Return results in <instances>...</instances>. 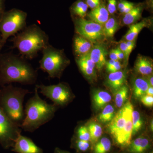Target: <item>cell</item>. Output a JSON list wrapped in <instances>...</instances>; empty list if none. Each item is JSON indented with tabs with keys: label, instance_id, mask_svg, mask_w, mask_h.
<instances>
[{
	"label": "cell",
	"instance_id": "cell-14",
	"mask_svg": "<svg viewBox=\"0 0 153 153\" xmlns=\"http://www.w3.org/2000/svg\"><path fill=\"white\" fill-rule=\"evenodd\" d=\"M92 47V43L85 38L78 35L74 37L73 40V49L77 57L88 54Z\"/></svg>",
	"mask_w": 153,
	"mask_h": 153
},
{
	"label": "cell",
	"instance_id": "cell-11",
	"mask_svg": "<svg viewBox=\"0 0 153 153\" xmlns=\"http://www.w3.org/2000/svg\"><path fill=\"white\" fill-rule=\"evenodd\" d=\"M11 151L16 153H44L30 138L20 134L15 141Z\"/></svg>",
	"mask_w": 153,
	"mask_h": 153
},
{
	"label": "cell",
	"instance_id": "cell-33",
	"mask_svg": "<svg viewBox=\"0 0 153 153\" xmlns=\"http://www.w3.org/2000/svg\"><path fill=\"white\" fill-rule=\"evenodd\" d=\"M88 8V6L86 3H85L81 8L77 10L73 15L77 16L79 17V18H84L86 16Z\"/></svg>",
	"mask_w": 153,
	"mask_h": 153
},
{
	"label": "cell",
	"instance_id": "cell-3",
	"mask_svg": "<svg viewBox=\"0 0 153 153\" xmlns=\"http://www.w3.org/2000/svg\"><path fill=\"white\" fill-rule=\"evenodd\" d=\"M57 109L55 105L49 104L41 99L36 87L34 95L25 105V117L20 128L25 131L33 133L51 120Z\"/></svg>",
	"mask_w": 153,
	"mask_h": 153
},
{
	"label": "cell",
	"instance_id": "cell-2",
	"mask_svg": "<svg viewBox=\"0 0 153 153\" xmlns=\"http://www.w3.org/2000/svg\"><path fill=\"white\" fill-rule=\"evenodd\" d=\"M11 41L13 48L18 49L22 57L32 60L49 44L48 35L36 25L27 26L17 33Z\"/></svg>",
	"mask_w": 153,
	"mask_h": 153
},
{
	"label": "cell",
	"instance_id": "cell-18",
	"mask_svg": "<svg viewBox=\"0 0 153 153\" xmlns=\"http://www.w3.org/2000/svg\"><path fill=\"white\" fill-rule=\"evenodd\" d=\"M135 69L137 72L142 75L148 76L152 73L153 64L147 58L140 56L137 59L135 65Z\"/></svg>",
	"mask_w": 153,
	"mask_h": 153
},
{
	"label": "cell",
	"instance_id": "cell-42",
	"mask_svg": "<svg viewBox=\"0 0 153 153\" xmlns=\"http://www.w3.org/2000/svg\"><path fill=\"white\" fill-rule=\"evenodd\" d=\"M128 3L129 2L125 1H121L119 3L118 5V8L119 10L124 8L128 4Z\"/></svg>",
	"mask_w": 153,
	"mask_h": 153
},
{
	"label": "cell",
	"instance_id": "cell-9",
	"mask_svg": "<svg viewBox=\"0 0 153 153\" xmlns=\"http://www.w3.org/2000/svg\"><path fill=\"white\" fill-rule=\"evenodd\" d=\"M75 32L92 43H97L104 38L102 25L91 20L84 18H75L74 19Z\"/></svg>",
	"mask_w": 153,
	"mask_h": 153
},
{
	"label": "cell",
	"instance_id": "cell-5",
	"mask_svg": "<svg viewBox=\"0 0 153 153\" xmlns=\"http://www.w3.org/2000/svg\"><path fill=\"white\" fill-rule=\"evenodd\" d=\"M27 13L19 9H12L5 12L0 20L2 48L9 37L15 36L27 27Z\"/></svg>",
	"mask_w": 153,
	"mask_h": 153
},
{
	"label": "cell",
	"instance_id": "cell-44",
	"mask_svg": "<svg viewBox=\"0 0 153 153\" xmlns=\"http://www.w3.org/2000/svg\"><path fill=\"white\" fill-rule=\"evenodd\" d=\"M149 82V84L150 86H153V77L152 75H149V76H148V79H146Z\"/></svg>",
	"mask_w": 153,
	"mask_h": 153
},
{
	"label": "cell",
	"instance_id": "cell-24",
	"mask_svg": "<svg viewBox=\"0 0 153 153\" xmlns=\"http://www.w3.org/2000/svg\"><path fill=\"white\" fill-rule=\"evenodd\" d=\"M128 88L124 85L115 93V102L118 108H121L125 104L128 97Z\"/></svg>",
	"mask_w": 153,
	"mask_h": 153
},
{
	"label": "cell",
	"instance_id": "cell-17",
	"mask_svg": "<svg viewBox=\"0 0 153 153\" xmlns=\"http://www.w3.org/2000/svg\"><path fill=\"white\" fill-rule=\"evenodd\" d=\"M128 147L131 153H145L150 147V143L147 138L140 137L131 141Z\"/></svg>",
	"mask_w": 153,
	"mask_h": 153
},
{
	"label": "cell",
	"instance_id": "cell-30",
	"mask_svg": "<svg viewBox=\"0 0 153 153\" xmlns=\"http://www.w3.org/2000/svg\"><path fill=\"white\" fill-rule=\"evenodd\" d=\"M73 146L79 152H85L90 148V142L76 139L73 141Z\"/></svg>",
	"mask_w": 153,
	"mask_h": 153
},
{
	"label": "cell",
	"instance_id": "cell-40",
	"mask_svg": "<svg viewBox=\"0 0 153 153\" xmlns=\"http://www.w3.org/2000/svg\"><path fill=\"white\" fill-rule=\"evenodd\" d=\"M109 57L111 60H115V61L119 60L116 49H112L111 50V52L110 53Z\"/></svg>",
	"mask_w": 153,
	"mask_h": 153
},
{
	"label": "cell",
	"instance_id": "cell-28",
	"mask_svg": "<svg viewBox=\"0 0 153 153\" xmlns=\"http://www.w3.org/2000/svg\"><path fill=\"white\" fill-rule=\"evenodd\" d=\"M131 118L132 123V136H133L139 131L142 128L143 121L139 112L134 109L132 112Z\"/></svg>",
	"mask_w": 153,
	"mask_h": 153
},
{
	"label": "cell",
	"instance_id": "cell-7",
	"mask_svg": "<svg viewBox=\"0 0 153 153\" xmlns=\"http://www.w3.org/2000/svg\"><path fill=\"white\" fill-rule=\"evenodd\" d=\"M22 129L13 122L0 107V145L4 149L12 148Z\"/></svg>",
	"mask_w": 153,
	"mask_h": 153
},
{
	"label": "cell",
	"instance_id": "cell-25",
	"mask_svg": "<svg viewBox=\"0 0 153 153\" xmlns=\"http://www.w3.org/2000/svg\"><path fill=\"white\" fill-rule=\"evenodd\" d=\"M88 128L90 135V142L92 145H95L102 134V127L99 124L91 123L89 124Z\"/></svg>",
	"mask_w": 153,
	"mask_h": 153
},
{
	"label": "cell",
	"instance_id": "cell-48",
	"mask_svg": "<svg viewBox=\"0 0 153 153\" xmlns=\"http://www.w3.org/2000/svg\"><path fill=\"white\" fill-rule=\"evenodd\" d=\"M91 1V0H86V2L89 1Z\"/></svg>",
	"mask_w": 153,
	"mask_h": 153
},
{
	"label": "cell",
	"instance_id": "cell-16",
	"mask_svg": "<svg viewBox=\"0 0 153 153\" xmlns=\"http://www.w3.org/2000/svg\"><path fill=\"white\" fill-rule=\"evenodd\" d=\"M126 79L125 71H119L110 73L107 78V83L110 88L115 93L121 87L124 85Z\"/></svg>",
	"mask_w": 153,
	"mask_h": 153
},
{
	"label": "cell",
	"instance_id": "cell-20",
	"mask_svg": "<svg viewBox=\"0 0 153 153\" xmlns=\"http://www.w3.org/2000/svg\"><path fill=\"white\" fill-rule=\"evenodd\" d=\"M149 86L146 79L141 77L137 78L134 81L133 88L134 97L138 99L146 95L147 90Z\"/></svg>",
	"mask_w": 153,
	"mask_h": 153
},
{
	"label": "cell",
	"instance_id": "cell-29",
	"mask_svg": "<svg viewBox=\"0 0 153 153\" xmlns=\"http://www.w3.org/2000/svg\"><path fill=\"white\" fill-rule=\"evenodd\" d=\"M76 139L90 142V135L88 128L85 126H80L76 130Z\"/></svg>",
	"mask_w": 153,
	"mask_h": 153
},
{
	"label": "cell",
	"instance_id": "cell-21",
	"mask_svg": "<svg viewBox=\"0 0 153 153\" xmlns=\"http://www.w3.org/2000/svg\"><path fill=\"white\" fill-rule=\"evenodd\" d=\"M147 23L145 21L139 23L132 25L130 27L129 30L125 36V38L127 41H134L137 38L143 28L147 27Z\"/></svg>",
	"mask_w": 153,
	"mask_h": 153
},
{
	"label": "cell",
	"instance_id": "cell-1",
	"mask_svg": "<svg viewBox=\"0 0 153 153\" xmlns=\"http://www.w3.org/2000/svg\"><path fill=\"white\" fill-rule=\"evenodd\" d=\"M38 74L24 57L12 52L0 54V86L18 82L23 85H33Z\"/></svg>",
	"mask_w": 153,
	"mask_h": 153
},
{
	"label": "cell",
	"instance_id": "cell-39",
	"mask_svg": "<svg viewBox=\"0 0 153 153\" xmlns=\"http://www.w3.org/2000/svg\"><path fill=\"white\" fill-rule=\"evenodd\" d=\"M127 46L128 49V52L130 55V53H131L133 49L135 46L134 41H127L126 42Z\"/></svg>",
	"mask_w": 153,
	"mask_h": 153
},
{
	"label": "cell",
	"instance_id": "cell-6",
	"mask_svg": "<svg viewBox=\"0 0 153 153\" xmlns=\"http://www.w3.org/2000/svg\"><path fill=\"white\" fill-rule=\"evenodd\" d=\"M42 52V58L39 61V68L47 72L49 77H59L68 61L62 51L55 49L49 44Z\"/></svg>",
	"mask_w": 153,
	"mask_h": 153
},
{
	"label": "cell",
	"instance_id": "cell-26",
	"mask_svg": "<svg viewBox=\"0 0 153 153\" xmlns=\"http://www.w3.org/2000/svg\"><path fill=\"white\" fill-rule=\"evenodd\" d=\"M111 143L107 137H103L94 145L93 153H107L110 150Z\"/></svg>",
	"mask_w": 153,
	"mask_h": 153
},
{
	"label": "cell",
	"instance_id": "cell-47",
	"mask_svg": "<svg viewBox=\"0 0 153 153\" xmlns=\"http://www.w3.org/2000/svg\"><path fill=\"white\" fill-rule=\"evenodd\" d=\"M151 129L152 131H153V120H152L151 124Z\"/></svg>",
	"mask_w": 153,
	"mask_h": 153
},
{
	"label": "cell",
	"instance_id": "cell-12",
	"mask_svg": "<svg viewBox=\"0 0 153 153\" xmlns=\"http://www.w3.org/2000/svg\"><path fill=\"white\" fill-rule=\"evenodd\" d=\"M89 57L95 64L96 68L98 70H102L105 65L107 52L105 47L100 44L94 45L89 52Z\"/></svg>",
	"mask_w": 153,
	"mask_h": 153
},
{
	"label": "cell",
	"instance_id": "cell-10",
	"mask_svg": "<svg viewBox=\"0 0 153 153\" xmlns=\"http://www.w3.org/2000/svg\"><path fill=\"white\" fill-rule=\"evenodd\" d=\"M134 109L133 105L130 102H128L115 114L114 117L108 124V131L118 145L120 142L129 113Z\"/></svg>",
	"mask_w": 153,
	"mask_h": 153
},
{
	"label": "cell",
	"instance_id": "cell-36",
	"mask_svg": "<svg viewBox=\"0 0 153 153\" xmlns=\"http://www.w3.org/2000/svg\"><path fill=\"white\" fill-rule=\"evenodd\" d=\"M86 2L88 6L92 9L95 8L100 4V0H91Z\"/></svg>",
	"mask_w": 153,
	"mask_h": 153
},
{
	"label": "cell",
	"instance_id": "cell-31",
	"mask_svg": "<svg viewBox=\"0 0 153 153\" xmlns=\"http://www.w3.org/2000/svg\"><path fill=\"white\" fill-rule=\"evenodd\" d=\"M122 68V66L119 60L116 61L115 63L111 66L106 67L107 71L109 73L120 71Z\"/></svg>",
	"mask_w": 153,
	"mask_h": 153
},
{
	"label": "cell",
	"instance_id": "cell-41",
	"mask_svg": "<svg viewBox=\"0 0 153 153\" xmlns=\"http://www.w3.org/2000/svg\"><path fill=\"white\" fill-rule=\"evenodd\" d=\"M116 50L117 54L119 60H123L124 58H125L124 54H123V52H122L121 50L119 48H117V49H116Z\"/></svg>",
	"mask_w": 153,
	"mask_h": 153
},
{
	"label": "cell",
	"instance_id": "cell-37",
	"mask_svg": "<svg viewBox=\"0 0 153 153\" xmlns=\"http://www.w3.org/2000/svg\"><path fill=\"white\" fill-rule=\"evenodd\" d=\"M134 7V4L133 3L129 2L128 4L124 8L120 10V11L121 13L126 14L129 13L130 11L132 10Z\"/></svg>",
	"mask_w": 153,
	"mask_h": 153
},
{
	"label": "cell",
	"instance_id": "cell-32",
	"mask_svg": "<svg viewBox=\"0 0 153 153\" xmlns=\"http://www.w3.org/2000/svg\"><path fill=\"white\" fill-rule=\"evenodd\" d=\"M140 99L143 104L145 106L149 107L153 106V96L146 94V95L142 97Z\"/></svg>",
	"mask_w": 153,
	"mask_h": 153
},
{
	"label": "cell",
	"instance_id": "cell-45",
	"mask_svg": "<svg viewBox=\"0 0 153 153\" xmlns=\"http://www.w3.org/2000/svg\"><path fill=\"white\" fill-rule=\"evenodd\" d=\"M54 153H71L67 151L63 150L58 148H56L54 151Z\"/></svg>",
	"mask_w": 153,
	"mask_h": 153
},
{
	"label": "cell",
	"instance_id": "cell-22",
	"mask_svg": "<svg viewBox=\"0 0 153 153\" xmlns=\"http://www.w3.org/2000/svg\"><path fill=\"white\" fill-rule=\"evenodd\" d=\"M142 8L141 7H134L129 13L126 14L123 19V24L131 25L140 19Z\"/></svg>",
	"mask_w": 153,
	"mask_h": 153
},
{
	"label": "cell",
	"instance_id": "cell-35",
	"mask_svg": "<svg viewBox=\"0 0 153 153\" xmlns=\"http://www.w3.org/2000/svg\"><path fill=\"white\" fill-rule=\"evenodd\" d=\"M119 48L121 50L122 52H123V54H124L125 58H126V61H128L130 54L128 52L126 42H122L121 43H120Z\"/></svg>",
	"mask_w": 153,
	"mask_h": 153
},
{
	"label": "cell",
	"instance_id": "cell-43",
	"mask_svg": "<svg viewBox=\"0 0 153 153\" xmlns=\"http://www.w3.org/2000/svg\"><path fill=\"white\" fill-rule=\"evenodd\" d=\"M146 95L151 96H153V86H149V88H148L146 92Z\"/></svg>",
	"mask_w": 153,
	"mask_h": 153
},
{
	"label": "cell",
	"instance_id": "cell-23",
	"mask_svg": "<svg viewBox=\"0 0 153 153\" xmlns=\"http://www.w3.org/2000/svg\"><path fill=\"white\" fill-rule=\"evenodd\" d=\"M103 27L104 37L111 38L117 31L119 27L118 23L114 18H110L105 22Z\"/></svg>",
	"mask_w": 153,
	"mask_h": 153
},
{
	"label": "cell",
	"instance_id": "cell-8",
	"mask_svg": "<svg viewBox=\"0 0 153 153\" xmlns=\"http://www.w3.org/2000/svg\"><path fill=\"white\" fill-rule=\"evenodd\" d=\"M40 92L53 102L56 106H62L68 104L73 95L69 88L63 83L57 85H46L41 84L36 85Z\"/></svg>",
	"mask_w": 153,
	"mask_h": 153
},
{
	"label": "cell",
	"instance_id": "cell-38",
	"mask_svg": "<svg viewBox=\"0 0 153 153\" xmlns=\"http://www.w3.org/2000/svg\"><path fill=\"white\" fill-rule=\"evenodd\" d=\"M5 0H0V20L5 12Z\"/></svg>",
	"mask_w": 153,
	"mask_h": 153
},
{
	"label": "cell",
	"instance_id": "cell-49",
	"mask_svg": "<svg viewBox=\"0 0 153 153\" xmlns=\"http://www.w3.org/2000/svg\"><path fill=\"white\" fill-rule=\"evenodd\" d=\"M150 153H153V152H151Z\"/></svg>",
	"mask_w": 153,
	"mask_h": 153
},
{
	"label": "cell",
	"instance_id": "cell-46",
	"mask_svg": "<svg viewBox=\"0 0 153 153\" xmlns=\"http://www.w3.org/2000/svg\"><path fill=\"white\" fill-rule=\"evenodd\" d=\"M1 34H0V52H1Z\"/></svg>",
	"mask_w": 153,
	"mask_h": 153
},
{
	"label": "cell",
	"instance_id": "cell-13",
	"mask_svg": "<svg viewBox=\"0 0 153 153\" xmlns=\"http://www.w3.org/2000/svg\"><path fill=\"white\" fill-rule=\"evenodd\" d=\"M76 61L80 71L85 76L91 78L96 76L95 65L91 59L89 54L77 57Z\"/></svg>",
	"mask_w": 153,
	"mask_h": 153
},
{
	"label": "cell",
	"instance_id": "cell-15",
	"mask_svg": "<svg viewBox=\"0 0 153 153\" xmlns=\"http://www.w3.org/2000/svg\"><path fill=\"white\" fill-rule=\"evenodd\" d=\"M109 13L104 4H100L88 14L91 20L103 26L109 19Z\"/></svg>",
	"mask_w": 153,
	"mask_h": 153
},
{
	"label": "cell",
	"instance_id": "cell-4",
	"mask_svg": "<svg viewBox=\"0 0 153 153\" xmlns=\"http://www.w3.org/2000/svg\"><path fill=\"white\" fill-rule=\"evenodd\" d=\"M30 93L28 89L14 87L12 84L2 86L0 89V107L9 118L19 126L25 117L24 99Z\"/></svg>",
	"mask_w": 153,
	"mask_h": 153
},
{
	"label": "cell",
	"instance_id": "cell-19",
	"mask_svg": "<svg viewBox=\"0 0 153 153\" xmlns=\"http://www.w3.org/2000/svg\"><path fill=\"white\" fill-rule=\"evenodd\" d=\"M111 100V94L105 91H98L93 94L94 104L96 108L98 110L103 108Z\"/></svg>",
	"mask_w": 153,
	"mask_h": 153
},
{
	"label": "cell",
	"instance_id": "cell-27",
	"mask_svg": "<svg viewBox=\"0 0 153 153\" xmlns=\"http://www.w3.org/2000/svg\"><path fill=\"white\" fill-rule=\"evenodd\" d=\"M115 115L114 107L111 105H107L98 115V120L103 123L110 122Z\"/></svg>",
	"mask_w": 153,
	"mask_h": 153
},
{
	"label": "cell",
	"instance_id": "cell-34",
	"mask_svg": "<svg viewBox=\"0 0 153 153\" xmlns=\"http://www.w3.org/2000/svg\"><path fill=\"white\" fill-rule=\"evenodd\" d=\"M108 4L107 10L109 13L113 14L115 13L117 10V2L116 0H108Z\"/></svg>",
	"mask_w": 153,
	"mask_h": 153
}]
</instances>
